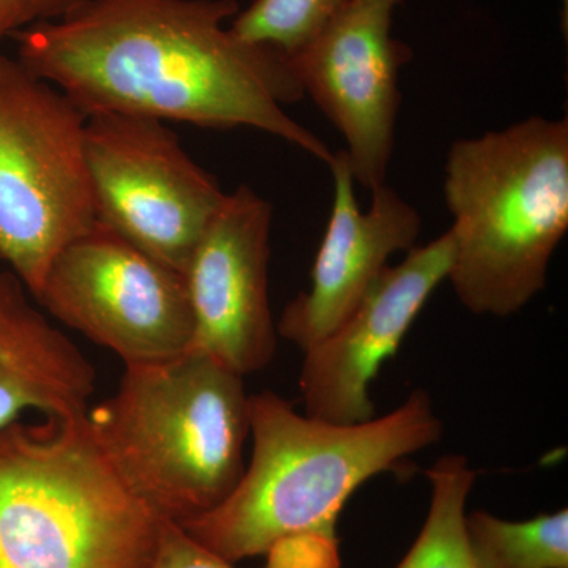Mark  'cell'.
<instances>
[{"label": "cell", "mask_w": 568, "mask_h": 568, "mask_svg": "<svg viewBox=\"0 0 568 568\" xmlns=\"http://www.w3.org/2000/svg\"><path fill=\"white\" fill-rule=\"evenodd\" d=\"M274 209L242 185L227 193L186 265L190 351L246 376L271 364L276 325L268 298Z\"/></svg>", "instance_id": "30bf717a"}, {"label": "cell", "mask_w": 568, "mask_h": 568, "mask_svg": "<svg viewBox=\"0 0 568 568\" xmlns=\"http://www.w3.org/2000/svg\"><path fill=\"white\" fill-rule=\"evenodd\" d=\"M351 0H254L235 14V37L282 54L286 61L331 24Z\"/></svg>", "instance_id": "2e32d148"}, {"label": "cell", "mask_w": 568, "mask_h": 568, "mask_svg": "<svg viewBox=\"0 0 568 568\" xmlns=\"http://www.w3.org/2000/svg\"><path fill=\"white\" fill-rule=\"evenodd\" d=\"M444 196L454 226L447 280L469 312L515 315L545 290L568 230V121L532 115L455 141Z\"/></svg>", "instance_id": "3957f363"}, {"label": "cell", "mask_w": 568, "mask_h": 568, "mask_svg": "<svg viewBox=\"0 0 568 568\" xmlns=\"http://www.w3.org/2000/svg\"><path fill=\"white\" fill-rule=\"evenodd\" d=\"M567 0H564V29H566L567 32Z\"/></svg>", "instance_id": "d6986e66"}, {"label": "cell", "mask_w": 568, "mask_h": 568, "mask_svg": "<svg viewBox=\"0 0 568 568\" xmlns=\"http://www.w3.org/2000/svg\"><path fill=\"white\" fill-rule=\"evenodd\" d=\"M467 549L476 568H568V510L507 521L487 511L465 517Z\"/></svg>", "instance_id": "5bb4252c"}, {"label": "cell", "mask_w": 568, "mask_h": 568, "mask_svg": "<svg viewBox=\"0 0 568 568\" xmlns=\"http://www.w3.org/2000/svg\"><path fill=\"white\" fill-rule=\"evenodd\" d=\"M264 568H339L338 537H298L267 552ZM151 568H235L193 540L179 525L162 521Z\"/></svg>", "instance_id": "e0dca14e"}, {"label": "cell", "mask_w": 568, "mask_h": 568, "mask_svg": "<svg viewBox=\"0 0 568 568\" xmlns=\"http://www.w3.org/2000/svg\"><path fill=\"white\" fill-rule=\"evenodd\" d=\"M398 2L351 0L287 61L302 93L345 136L354 179L369 192L386 183L402 103L399 70L413 55L392 36Z\"/></svg>", "instance_id": "9c48e42d"}, {"label": "cell", "mask_w": 568, "mask_h": 568, "mask_svg": "<svg viewBox=\"0 0 568 568\" xmlns=\"http://www.w3.org/2000/svg\"><path fill=\"white\" fill-rule=\"evenodd\" d=\"M440 436L425 390L386 417L354 425L302 416L274 392L250 395L253 450L244 476L223 504L181 528L233 564L291 538H335L343 507L365 481Z\"/></svg>", "instance_id": "7a4b0ae2"}, {"label": "cell", "mask_w": 568, "mask_h": 568, "mask_svg": "<svg viewBox=\"0 0 568 568\" xmlns=\"http://www.w3.org/2000/svg\"><path fill=\"white\" fill-rule=\"evenodd\" d=\"M88 0H0V40L39 22L61 20Z\"/></svg>", "instance_id": "ac0fdd59"}, {"label": "cell", "mask_w": 568, "mask_h": 568, "mask_svg": "<svg viewBox=\"0 0 568 568\" xmlns=\"http://www.w3.org/2000/svg\"><path fill=\"white\" fill-rule=\"evenodd\" d=\"M334 204L312 271V286L283 310L276 334L302 353L323 342L372 290L396 252H409L422 231V216L384 183L362 211L345 151L335 152Z\"/></svg>", "instance_id": "7c38bea8"}, {"label": "cell", "mask_w": 568, "mask_h": 568, "mask_svg": "<svg viewBox=\"0 0 568 568\" xmlns=\"http://www.w3.org/2000/svg\"><path fill=\"white\" fill-rule=\"evenodd\" d=\"M33 302L13 272L0 271V428L24 410L74 418L91 409L95 368Z\"/></svg>", "instance_id": "4fadbf2b"}, {"label": "cell", "mask_w": 568, "mask_h": 568, "mask_svg": "<svg viewBox=\"0 0 568 568\" xmlns=\"http://www.w3.org/2000/svg\"><path fill=\"white\" fill-rule=\"evenodd\" d=\"M454 256L450 233L409 250L402 264L381 274L357 308L323 342L305 351L301 387L306 416L338 425L376 417L369 384L398 351L410 325Z\"/></svg>", "instance_id": "8fae6325"}, {"label": "cell", "mask_w": 568, "mask_h": 568, "mask_svg": "<svg viewBox=\"0 0 568 568\" xmlns=\"http://www.w3.org/2000/svg\"><path fill=\"white\" fill-rule=\"evenodd\" d=\"M237 13L235 0H88L11 39L18 59L88 118L250 126L331 164L335 152L284 112L304 97L290 63L235 37L224 22Z\"/></svg>", "instance_id": "6da1fadb"}, {"label": "cell", "mask_w": 568, "mask_h": 568, "mask_svg": "<svg viewBox=\"0 0 568 568\" xmlns=\"http://www.w3.org/2000/svg\"><path fill=\"white\" fill-rule=\"evenodd\" d=\"M432 504L417 540L396 568H476L467 549L466 503L476 473L463 455H447L426 470Z\"/></svg>", "instance_id": "9a60e30c"}, {"label": "cell", "mask_w": 568, "mask_h": 568, "mask_svg": "<svg viewBox=\"0 0 568 568\" xmlns=\"http://www.w3.org/2000/svg\"><path fill=\"white\" fill-rule=\"evenodd\" d=\"M85 121L65 93L0 54V263L33 301L55 256L97 223Z\"/></svg>", "instance_id": "8992f818"}, {"label": "cell", "mask_w": 568, "mask_h": 568, "mask_svg": "<svg viewBox=\"0 0 568 568\" xmlns=\"http://www.w3.org/2000/svg\"><path fill=\"white\" fill-rule=\"evenodd\" d=\"M162 521L88 414L0 428V568H151Z\"/></svg>", "instance_id": "5b68a950"}, {"label": "cell", "mask_w": 568, "mask_h": 568, "mask_svg": "<svg viewBox=\"0 0 568 568\" xmlns=\"http://www.w3.org/2000/svg\"><path fill=\"white\" fill-rule=\"evenodd\" d=\"M84 152L97 222L185 274L227 194L215 178L156 119L89 115Z\"/></svg>", "instance_id": "52a82bcc"}, {"label": "cell", "mask_w": 568, "mask_h": 568, "mask_svg": "<svg viewBox=\"0 0 568 568\" xmlns=\"http://www.w3.org/2000/svg\"><path fill=\"white\" fill-rule=\"evenodd\" d=\"M36 302L125 366L171 361L192 347L183 275L99 222L55 256Z\"/></svg>", "instance_id": "ba28073f"}, {"label": "cell", "mask_w": 568, "mask_h": 568, "mask_svg": "<svg viewBox=\"0 0 568 568\" xmlns=\"http://www.w3.org/2000/svg\"><path fill=\"white\" fill-rule=\"evenodd\" d=\"M245 377L196 351L125 366L115 394L88 413L97 443L134 495L185 525L223 504L244 476Z\"/></svg>", "instance_id": "277c9868"}]
</instances>
